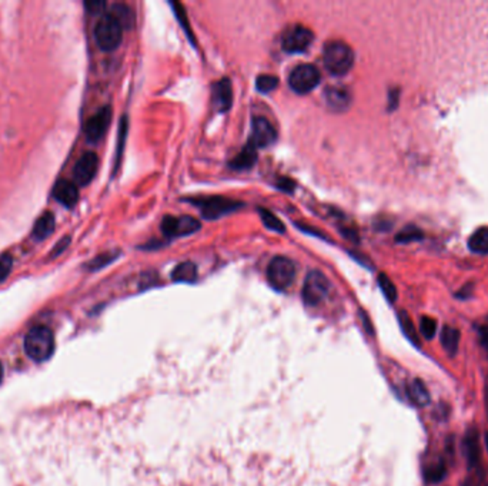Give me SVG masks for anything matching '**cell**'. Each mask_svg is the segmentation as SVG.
<instances>
[{
	"label": "cell",
	"instance_id": "cell-2",
	"mask_svg": "<svg viewBox=\"0 0 488 486\" xmlns=\"http://www.w3.org/2000/svg\"><path fill=\"white\" fill-rule=\"evenodd\" d=\"M323 63L333 76H344L354 65V52L341 40L329 41L323 50Z\"/></svg>",
	"mask_w": 488,
	"mask_h": 486
},
{
	"label": "cell",
	"instance_id": "cell-41",
	"mask_svg": "<svg viewBox=\"0 0 488 486\" xmlns=\"http://www.w3.org/2000/svg\"><path fill=\"white\" fill-rule=\"evenodd\" d=\"M485 445H487V451H488V432L485 433Z\"/></svg>",
	"mask_w": 488,
	"mask_h": 486
},
{
	"label": "cell",
	"instance_id": "cell-17",
	"mask_svg": "<svg viewBox=\"0 0 488 486\" xmlns=\"http://www.w3.org/2000/svg\"><path fill=\"white\" fill-rule=\"evenodd\" d=\"M55 226H56L55 215H53L51 211L43 212V214L36 220L34 227H33V237H34L37 241L48 238V237L53 233Z\"/></svg>",
	"mask_w": 488,
	"mask_h": 486
},
{
	"label": "cell",
	"instance_id": "cell-10",
	"mask_svg": "<svg viewBox=\"0 0 488 486\" xmlns=\"http://www.w3.org/2000/svg\"><path fill=\"white\" fill-rule=\"evenodd\" d=\"M277 139V133L275 126L261 116H257L251 121V135L249 143H251L256 149L269 147Z\"/></svg>",
	"mask_w": 488,
	"mask_h": 486
},
{
	"label": "cell",
	"instance_id": "cell-34",
	"mask_svg": "<svg viewBox=\"0 0 488 486\" xmlns=\"http://www.w3.org/2000/svg\"><path fill=\"white\" fill-rule=\"evenodd\" d=\"M277 187L286 193H293L296 184L293 180L286 179V177H282V179H279V182H277Z\"/></svg>",
	"mask_w": 488,
	"mask_h": 486
},
{
	"label": "cell",
	"instance_id": "cell-3",
	"mask_svg": "<svg viewBox=\"0 0 488 486\" xmlns=\"http://www.w3.org/2000/svg\"><path fill=\"white\" fill-rule=\"evenodd\" d=\"M95 39L103 52H113L123 40V27L113 15H105L95 27Z\"/></svg>",
	"mask_w": 488,
	"mask_h": 486
},
{
	"label": "cell",
	"instance_id": "cell-1",
	"mask_svg": "<svg viewBox=\"0 0 488 486\" xmlns=\"http://www.w3.org/2000/svg\"><path fill=\"white\" fill-rule=\"evenodd\" d=\"M25 351L36 363L49 360L55 352V335L53 331L44 325H36L30 328L23 341Z\"/></svg>",
	"mask_w": 488,
	"mask_h": 486
},
{
	"label": "cell",
	"instance_id": "cell-16",
	"mask_svg": "<svg viewBox=\"0 0 488 486\" xmlns=\"http://www.w3.org/2000/svg\"><path fill=\"white\" fill-rule=\"evenodd\" d=\"M53 196L62 205H65L67 208H72L79 201L77 186L74 183H70V182H66V180H60L55 186Z\"/></svg>",
	"mask_w": 488,
	"mask_h": 486
},
{
	"label": "cell",
	"instance_id": "cell-23",
	"mask_svg": "<svg viewBox=\"0 0 488 486\" xmlns=\"http://www.w3.org/2000/svg\"><path fill=\"white\" fill-rule=\"evenodd\" d=\"M468 248L477 254L488 252V227L478 229L471 234L468 238Z\"/></svg>",
	"mask_w": 488,
	"mask_h": 486
},
{
	"label": "cell",
	"instance_id": "cell-12",
	"mask_svg": "<svg viewBox=\"0 0 488 486\" xmlns=\"http://www.w3.org/2000/svg\"><path fill=\"white\" fill-rule=\"evenodd\" d=\"M110 123H112V107L105 106L86 123L84 133H86L87 140L91 143L100 142L103 136L106 135Z\"/></svg>",
	"mask_w": 488,
	"mask_h": 486
},
{
	"label": "cell",
	"instance_id": "cell-24",
	"mask_svg": "<svg viewBox=\"0 0 488 486\" xmlns=\"http://www.w3.org/2000/svg\"><path fill=\"white\" fill-rule=\"evenodd\" d=\"M398 323L402 325V330L404 332V335L410 339V342H413L416 346H420V337L418 332L416 330V325L413 323V320L410 318V316L406 311H400L398 313Z\"/></svg>",
	"mask_w": 488,
	"mask_h": 486
},
{
	"label": "cell",
	"instance_id": "cell-33",
	"mask_svg": "<svg viewBox=\"0 0 488 486\" xmlns=\"http://www.w3.org/2000/svg\"><path fill=\"white\" fill-rule=\"evenodd\" d=\"M117 255H119L117 252H106V254L99 255V257L95 258V259L92 261V264H91L92 270H99V269L105 267V265H107V264H110L112 261H114V259L117 258Z\"/></svg>",
	"mask_w": 488,
	"mask_h": 486
},
{
	"label": "cell",
	"instance_id": "cell-30",
	"mask_svg": "<svg viewBox=\"0 0 488 486\" xmlns=\"http://www.w3.org/2000/svg\"><path fill=\"white\" fill-rule=\"evenodd\" d=\"M170 6L173 8L174 16L177 18V20L180 22L182 27H183V29H185V32L187 33L186 36H189V39H190L192 41H194V39H193V32H192V27H190V22H189L187 13H186V11L183 9V6H182L180 4H174V2H171V4H170Z\"/></svg>",
	"mask_w": 488,
	"mask_h": 486
},
{
	"label": "cell",
	"instance_id": "cell-39",
	"mask_svg": "<svg viewBox=\"0 0 488 486\" xmlns=\"http://www.w3.org/2000/svg\"><path fill=\"white\" fill-rule=\"evenodd\" d=\"M4 375H5V370H4V365H2V363H0V382H2V379H4Z\"/></svg>",
	"mask_w": 488,
	"mask_h": 486
},
{
	"label": "cell",
	"instance_id": "cell-31",
	"mask_svg": "<svg viewBox=\"0 0 488 486\" xmlns=\"http://www.w3.org/2000/svg\"><path fill=\"white\" fill-rule=\"evenodd\" d=\"M420 331L426 339H433L437 332V321L431 317L424 316L420 320Z\"/></svg>",
	"mask_w": 488,
	"mask_h": 486
},
{
	"label": "cell",
	"instance_id": "cell-22",
	"mask_svg": "<svg viewBox=\"0 0 488 486\" xmlns=\"http://www.w3.org/2000/svg\"><path fill=\"white\" fill-rule=\"evenodd\" d=\"M447 465L444 459H437L424 468V479L427 483H440L446 478Z\"/></svg>",
	"mask_w": 488,
	"mask_h": 486
},
{
	"label": "cell",
	"instance_id": "cell-25",
	"mask_svg": "<svg viewBox=\"0 0 488 486\" xmlns=\"http://www.w3.org/2000/svg\"><path fill=\"white\" fill-rule=\"evenodd\" d=\"M424 238V233L416 226H406L400 233L395 236V241L398 244H410L417 243Z\"/></svg>",
	"mask_w": 488,
	"mask_h": 486
},
{
	"label": "cell",
	"instance_id": "cell-11",
	"mask_svg": "<svg viewBox=\"0 0 488 486\" xmlns=\"http://www.w3.org/2000/svg\"><path fill=\"white\" fill-rule=\"evenodd\" d=\"M99 168V157L93 151H86L73 168L74 183L79 186H87L93 182Z\"/></svg>",
	"mask_w": 488,
	"mask_h": 486
},
{
	"label": "cell",
	"instance_id": "cell-36",
	"mask_svg": "<svg viewBox=\"0 0 488 486\" xmlns=\"http://www.w3.org/2000/svg\"><path fill=\"white\" fill-rule=\"evenodd\" d=\"M106 8V4L105 2H91V4H86V9L88 13H93V15H98L100 12H103V9Z\"/></svg>",
	"mask_w": 488,
	"mask_h": 486
},
{
	"label": "cell",
	"instance_id": "cell-37",
	"mask_svg": "<svg viewBox=\"0 0 488 486\" xmlns=\"http://www.w3.org/2000/svg\"><path fill=\"white\" fill-rule=\"evenodd\" d=\"M398 99H400V92H398L397 88H394V90H390V93H388V103H390L388 110L390 112L398 106Z\"/></svg>",
	"mask_w": 488,
	"mask_h": 486
},
{
	"label": "cell",
	"instance_id": "cell-18",
	"mask_svg": "<svg viewBox=\"0 0 488 486\" xmlns=\"http://www.w3.org/2000/svg\"><path fill=\"white\" fill-rule=\"evenodd\" d=\"M257 163V149L247 143L243 150L230 161V167L235 170H249Z\"/></svg>",
	"mask_w": 488,
	"mask_h": 486
},
{
	"label": "cell",
	"instance_id": "cell-14",
	"mask_svg": "<svg viewBox=\"0 0 488 486\" xmlns=\"http://www.w3.org/2000/svg\"><path fill=\"white\" fill-rule=\"evenodd\" d=\"M326 103L333 112H345L351 104V93L343 86H330L326 88Z\"/></svg>",
	"mask_w": 488,
	"mask_h": 486
},
{
	"label": "cell",
	"instance_id": "cell-21",
	"mask_svg": "<svg viewBox=\"0 0 488 486\" xmlns=\"http://www.w3.org/2000/svg\"><path fill=\"white\" fill-rule=\"evenodd\" d=\"M171 280L176 283H194L197 280V267L190 262H180L171 273Z\"/></svg>",
	"mask_w": 488,
	"mask_h": 486
},
{
	"label": "cell",
	"instance_id": "cell-35",
	"mask_svg": "<svg viewBox=\"0 0 488 486\" xmlns=\"http://www.w3.org/2000/svg\"><path fill=\"white\" fill-rule=\"evenodd\" d=\"M478 337H480V344L488 352V325H481L478 328Z\"/></svg>",
	"mask_w": 488,
	"mask_h": 486
},
{
	"label": "cell",
	"instance_id": "cell-4",
	"mask_svg": "<svg viewBox=\"0 0 488 486\" xmlns=\"http://www.w3.org/2000/svg\"><path fill=\"white\" fill-rule=\"evenodd\" d=\"M296 278L294 262L283 255L275 257L268 267V280L275 290H287Z\"/></svg>",
	"mask_w": 488,
	"mask_h": 486
},
{
	"label": "cell",
	"instance_id": "cell-19",
	"mask_svg": "<svg viewBox=\"0 0 488 486\" xmlns=\"http://www.w3.org/2000/svg\"><path fill=\"white\" fill-rule=\"evenodd\" d=\"M460 331L451 325H444L441 331V344L444 351L449 353V356H456L459 351V345H460Z\"/></svg>",
	"mask_w": 488,
	"mask_h": 486
},
{
	"label": "cell",
	"instance_id": "cell-40",
	"mask_svg": "<svg viewBox=\"0 0 488 486\" xmlns=\"http://www.w3.org/2000/svg\"><path fill=\"white\" fill-rule=\"evenodd\" d=\"M485 408H487V414H488V386L485 389Z\"/></svg>",
	"mask_w": 488,
	"mask_h": 486
},
{
	"label": "cell",
	"instance_id": "cell-13",
	"mask_svg": "<svg viewBox=\"0 0 488 486\" xmlns=\"http://www.w3.org/2000/svg\"><path fill=\"white\" fill-rule=\"evenodd\" d=\"M213 103L221 113L232 107L233 90L229 79H220L213 84Z\"/></svg>",
	"mask_w": 488,
	"mask_h": 486
},
{
	"label": "cell",
	"instance_id": "cell-5",
	"mask_svg": "<svg viewBox=\"0 0 488 486\" xmlns=\"http://www.w3.org/2000/svg\"><path fill=\"white\" fill-rule=\"evenodd\" d=\"M322 80L319 69L313 65L296 66L289 74V86L297 95H307L313 92Z\"/></svg>",
	"mask_w": 488,
	"mask_h": 486
},
{
	"label": "cell",
	"instance_id": "cell-9",
	"mask_svg": "<svg viewBox=\"0 0 488 486\" xmlns=\"http://www.w3.org/2000/svg\"><path fill=\"white\" fill-rule=\"evenodd\" d=\"M313 39L315 34L312 30L305 26L296 25L283 33L282 46L287 53H300L310 46V43L313 41Z\"/></svg>",
	"mask_w": 488,
	"mask_h": 486
},
{
	"label": "cell",
	"instance_id": "cell-8",
	"mask_svg": "<svg viewBox=\"0 0 488 486\" xmlns=\"http://www.w3.org/2000/svg\"><path fill=\"white\" fill-rule=\"evenodd\" d=\"M160 229L166 237H185L200 230V221L190 215H166Z\"/></svg>",
	"mask_w": 488,
	"mask_h": 486
},
{
	"label": "cell",
	"instance_id": "cell-28",
	"mask_svg": "<svg viewBox=\"0 0 488 486\" xmlns=\"http://www.w3.org/2000/svg\"><path fill=\"white\" fill-rule=\"evenodd\" d=\"M377 281H378L380 290H381V292L384 294V297L387 298V301H390V302H395V299H397V295H398V294H397V288H395L394 283L390 280V277H388L387 274L381 273V274H378Z\"/></svg>",
	"mask_w": 488,
	"mask_h": 486
},
{
	"label": "cell",
	"instance_id": "cell-29",
	"mask_svg": "<svg viewBox=\"0 0 488 486\" xmlns=\"http://www.w3.org/2000/svg\"><path fill=\"white\" fill-rule=\"evenodd\" d=\"M279 86V79L273 74H261L256 80V88L260 93H270Z\"/></svg>",
	"mask_w": 488,
	"mask_h": 486
},
{
	"label": "cell",
	"instance_id": "cell-7",
	"mask_svg": "<svg viewBox=\"0 0 488 486\" xmlns=\"http://www.w3.org/2000/svg\"><path fill=\"white\" fill-rule=\"evenodd\" d=\"M330 283L327 277L320 271L308 273L303 287V299L307 305H317L327 297Z\"/></svg>",
	"mask_w": 488,
	"mask_h": 486
},
{
	"label": "cell",
	"instance_id": "cell-26",
	"mask_svg": "<svg viewBox=\"0 0 488 486\" xmlns=\"http://www.w3.org/2000/svg\"><path fill=\"white\" fill-rule=\"evenodd\" d=\"M117 20L119 23L121 25L123 29H130L133 26V23H135V15H133L131 9L126 5H114L112 8V13Z\"/></svg>",
	"mask_w": 488,
	"mask_h": 486
},
{
	"label": "cell",
	"instance_id": "cell-27",
	"mask_svg": "<svg viewBox=\"0 0 488 486\" xmlns=\"http://www.w3.org/2000/svg\"><path fill=\"white\" fill-rule=\"evenodd\" d=\"M260 212V218L263 221V224L268 227L269 230L272 231H276V233H284L286 231V227L284 224L282 223V221L269 210H264V208H260L258 210Z\"/></svg>",
	"mask_w": 488,
	"mask_h": 486
},
{
	"label": "cell",
	"instance_id": "cell-20",
	"mask_svg": "<svg viewBox=\"0 0 488 486\" xmlns=\"http://www.w3.org/2000/svg\"><path fill=\"white\" fill-rule=\"evenodd\" d=\"M409 396L410 400L418 407H426L430 404V392L426 384L418 378L413 379L409 384Z\"/></svg>",
	"mask_w": 488,
	"mask_h": 486
},
{
	"label": "cell",
	"instance_id": "cell-32",
	"mask_svg": "<svg viewBox=\"0 0 488 486\" xmlns=\"http://www.w3.org/2000/svg\"><path fill=\"white\" fill-rule=\"evenodd\" d=\"M13 267V258L9 254H4L0 257V283L5 281L11 274Z\"/></svg>",
	"mask_w": 488,
	"mask_h": 486
},
{
	"label": "cell",
	"instance_id": "cell-6",
	"mask_svg": "<svg viewBox=\"0 0 488 486\" xmlns=\"http://www.w3.org/2000/svg\"><path fill=\"white\" fill-rule=\"evenodd\" d=\"M192 203H194V205L197 208H200L202 215L204 218L209 220H214V218H220L226 214H230L233 211H236L237 208L243 207L242 203L235 201L232 198H226V197H202V198H194L190 200Z\"/></svg>",
	"mask_w": 488,
	"mask_h": 486
},
{
	"label": "cell",
	"instance_id": "cell-38",
	"mask_svg": "<svg viewBox=\"0 0 488 486\" xmlns=\"http://www.w3.org/2000/svg\"><path fill=\"white\" fill-rule=\"evenodd\" d=\"M473 292V285L468 284V285H464L459 292H457V298H468Z\"/></svg>",
	"mask_w": 488,
	"mask_h": 486
},
{
	"label": "cell",
	"instance_id": "cell-15",
	"mask_svg": "<svg viewBox=\"0 0 488 486\" xmlns=\"http://www.w3.org/2000/svg\"><path fill=\"white\" fill-rule=\"evenodd\" d=\"M463 445H464V455H466L467 464L473 469V468H475L478 465L480 455H481V451H480V433H478V431L475 428H470L466 432Z\"/></svg>",
	"mask_w": 488,
	"mask_h": 486
}]
</instances>
